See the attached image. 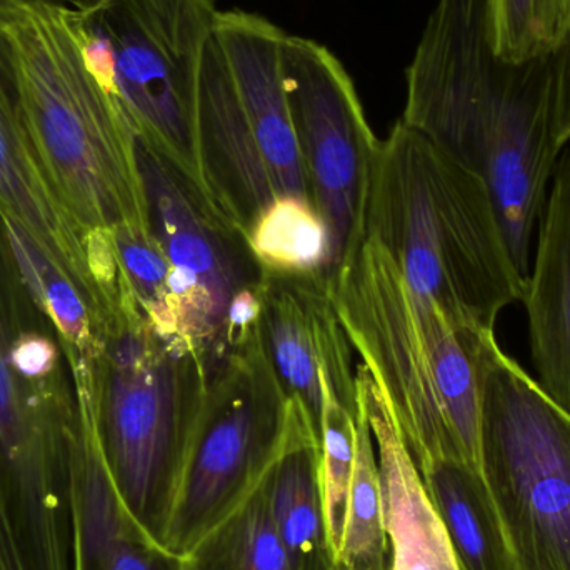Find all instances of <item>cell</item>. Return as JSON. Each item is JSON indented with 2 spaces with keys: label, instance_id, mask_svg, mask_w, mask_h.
<instances>
[{
  "label": "cell",
  "instance_id": "cell-1",
  "mask_svg": "<svg viewBox=\"0 0 570 570\" xmlns=\"http://www.w3.org/2000/svg\"><path fill=\"white\" fill-rule=\"evenodd\" d=\"M404 116L488 186L519 274L562 149L551 57L511 63L495 53L485 0H438L405 70Z\"/></svg>",
  "mask_w": 570,
  "mask_h": 570
},
{
  "label": "cell",
  "instance_id": "cell-2",
  "mask_svg": "<svg viewBox=\"0 0 570 570\" xmlns=\"http://www.w3.org/2000/svg\"><path fill=\"white\" fill-rule=\"evenodd\" d=\"M328 287L342 328L384 392L417 469L458 464L484 479L482 351L495 332L455 325L409 287L368 234L345 254Z\"/></svg>",
  "mask_w": 570,
  "mask_h": 570
},
{
  "label": "cell",
  "instance_id": "cell-3",
  "mask_svg": "<svg viewBox=\"0 0 570 570\" xmlns=\"http://www.w3.org/2000/svg\"><path fill=\"white\" fill-rule=\"evenodd\" d=\"M362 234L459 327L494 331L505 307L524 302L528 281L488 186L402 119L372 159Z\"/></svg>",
  "mask_w": 570,
  "mask_h": 570
},
{
  "label": "cell",
  "instance_id": "cell-4",
  "mask_svg": "<svg viewBox=\"0 0 570 570\" xmlns=\"http://www.w3.org/2000/svg\"><path fill=\"white\" fill-rule=\"evenodd\" d=\"M30 144L83 233L150 224L137 136L87 69L70 9L22 3L3 19Z\"/></svg>",
  "mask_w": 570,
  "mask_h": 570
},
{
  "label": "cell",
  "instance_id": "cell-5",
  "mask_svg": "<svg viewBox=\"0 0 570 570\" xmlns=\"http://www.w3.org/2000/svg\"><path fill=\"white\" fill-rule=\"evenodd\" d=\"M206 385L186 344L149 324L122 277L119 315L104 355L100 429L120 502L160 548Z\"/></svg>",
  "mask_w": 570,
  "mask_h": 570
},
{
  "label": "cell",
  "instance_id": "cell-6",
  "mask_svg": "<svg viewBox=\"0 0 570 570\" xmlns=\"http://www.w3.org/2000/svg\"><path fill=\"white\" fill-rule=\"evenodd\" d=\"M482 474L518 570H570V414L509 357L482 351Z\"/></svg>",
  "mask_w": 570,
  "mask_h": 570
},
{
  "label": "cell",
  "instance_id": "cell-7",
  "mask_svg": "<svg viewBox=\"0 0 570 570\" xmlns=\"http://www.w3.org/2000/svg\"><path fill=\"white\" fill-rule=\"evenodd\" d=\"M80 13L106 40L116 97L137 140L170 167L210 217L227 226L204 169L197 120L217 0H99Z\"/></svg>",
  "mask_w": 570,
  "mask_h": 570
},
{
  "label": "cell",
  "instance_id": "cell-8",
  "mask_svg": "<svg viewBox=\"0 0 570 570\" xmlns=\"http://www.w3.org/2000/svg\"><path fill=\"white\" fill-rule=\"evenodd\" d=\"M288 407L263 337L209 379L164 531L167 554L186 559L259 489L283 449Z\"/></svg>",
  "mask_w": 570,
  "mask_h": 570
},
{
  "label": "cell",
  "instance_id": "cell-9",
  "mask_svg": "<svg viewBox=\"0 0 570 570\" xmlns=\"http://www.w3.org/2000/svg\"><path fill=\"white\" fill-rule=\"evenodd\" d=\"M283 72L312 206L331 234L332 276L362 237L379 139L354 80L327 47L285 33Z\"/></svg>",
  "mask_w": 570,
  "mask_h": 570
},
{
  "label": "cell",
  "instance_id": "cell-10",
  "mask_svg": "<svg viewBox=\"0 0 570 570\" xmlns=\"http://www.w3.org/2000/svg\"><path fill=\"white\" fill-rule=\"evenodd\" d=\"M150 224L170 263L180 341L204 379L229 361L227 317L244 288L263 283L243 234L210 217L159 156L137 140Z\"/></svg>",
  "mask_w": 570,
  "mask_h": 570
},
{
  "label": "cell",
  "instance_id": "cell-11",
  "mask_svg": "<svg viewBox=\"0 0 570 570\" xmlns=\"http://www.w3.org/2000/svg\"><path fill=\"white\" fill-rule=\"evenodd\" d=\"M264 274V348L285 394L305 409L321 441L324 389L357 411L351 342L332 302L331 277Z\"/></svg>",
  "mask_w": 570,
  "mask_h": 570
},
{
  "label": "cell",
  "instance_id": "cell-12",
  "mask_svg": "<svg viewBox=\"0 0 570 570\" xmlns=\"http://www.w3.org/2000/svg\"><path fill=\"white\" fill-rule=\"evenodd\" d=\"M7 12L0 9V217L20 227L107 322L112 311L90 271L86 233L53 189L23 126Z\"/></svg>",
  "mask_w": 570,
  "mask_h": 570
},
{
  "label": "cell",
  "instance_id": "cell-13",
  "mask_svg": "<svg viewBox=\"0 0 570 570\" xmlns=\"http://www.w3.org/2000/svg\"><path fill=\"white\" fill-rule=\"evenodd\" d=\"M284 36L276 23L246 10H219L214 23V37L277 197L311 200L285 94Z\"/></svg>",
  "mask_w": 570,
  "mask_h": 570
},
{
  "label": "cell",
  "instance_id": "cell-14",
  "mask_svg": "<svg viewBox=\"0 0 570 570\" xmlns=\"http://www.w3.org/2000/svg\"><path fill=\"white\" fill-rule=\"evenodd\" d=\"M197 120L200 156L217 209L224 223L247 240L254 224L279 197L216 37L204 53Z\"/></svg>",
  "mask_w": 570,
  "mask_h": 570
},
{
  "label": "cell",
  "instance_id": "cell-15",
  "mask_svg": "<svg viewBox=\"0 0 570 570\" xmlns=\"http://www.w3.org/2000/svg\"><path fill=\"white\" fill-rule=\"evenodd\" d=\"M355 387L377 454L389 570H461L444 522L402 441L384 392L362 362L355 368Z\"/></svg>",
  "mask_w": 570,
  "mask_h": 570
},
{
  "label": "cell",
  "instance_id": "cell-16",
  "mask_svg": "<svg viewBox=\"0 0 570 570\" xmlns=\"http://www.w3.org/2000/svg\"><path fill=\"white\" fill-rule=\"evenodd\" d=\"M524 304L535 374L570 414V140L552 174L538 224Z\"/></svg>",
  "mask_w": 570,
  "mask_h": 570
},
{
  "label": "cell",
  "instance_id": "cell-17",
  "mask_svg": "<svg viewBox=\"0 0 570 570\" xmlns=\"http://www.w3.org/2000/svg\"><path fill=\"white\" fill-rule=\"evenodd\" d=\"M264 488L294 570H335L322 505L321 441L307 412L292 397L283 449Z\"/></svg>",
  "mask_w": 570,
  "mask_h": 570
},
{
  "label": "cell",
  "instance_id": "cell-18",
  "mask_svg": "<svg viewBox=\"0 0 570 570\" xmlns=\"http://www.w3.org/2000/svg\"><path fill=\"white\" fill-rule=\"evenodd\" d=\"M10 342L0 312V452L26 491L32 489L39 501L59 509L66 499L53 491L56 462L60 442L69 444L72 438L76 417L69 424L53 419L49 402L39 395L42 385L27 384L13 372Z\"/></svg>",
  "mask_w": 570,
  "mask_h": 570
},
{
  "label": "cell",
  "instance_id": "cell-19",
  "mask_svg": "<svg viewBox=\"0 0 570 570\" xmlns=\"http://www.w3.org/2000/svg\"><path fill=\"white\" fill-rule=\"evenodd\" d=\"M82 538L89 570H186L127 514L114 488L106 454L86 444L79 454Z\"/></svg>",
  "mask_w": 570,
  "mask_h": 570
},
{
  "label": "cell",
  "instance_id": "cell-20",
  "mask_svg": "<svg viewBox=\"0 0 570 570\" xmlns=\"http://www.w3.org/2000/svg\"><path fill=\"white\" fill-rule=\"evenodd\" d=\"M419 472L461 570H518L484 479L458 464Z\"/></svg>",
  "mask_w": 570,
  "mask_h": 570
},
{
  "label": "cell",
  "instance_id": "cell-21",
  "mask_svg": "<svg viewBox=\"0 0 570 570\" xmlns=\"http://www.w3.org/2000/svg\"><path fill=\"white\" fill-rule=\"evenodd\" d=\"M7 244L20 279L39 311L52 322L66 358L102 361L107 332L89 302L69 277L63 276L12 220L0 217Z\"/></svg>",
  "mask_w": 570,
  "mask_h": 570
},
{
  "label": "cell",
  "instance_id": "cell-22",
  "mask_svg": "<svg viewBox=\"0 0 570 570\" xmlns=\"http://www.w3.org/2000/svg\"><path fill=\"white\" fill-rule=\"evenodd\" d=\"M247 244L264 273L331 277V234L311 200L292 196L274 200L254 224Z\"/></svg>",
  "mask_w": 570,
  "mask_h": 570
},
{
  "label": "cell",
  "instance_id": "cell-23",
  "mask_svg": "<svg viewBox=\"0 0 570 570\" xmlns=\"http://www.w3.org/2000/svg\"><path fill=\"white\" fill-rule=\"evenodd\" d=\"M183 561L186 570H294L264 482Z\"/></svg>",
  "mask_w": 570,
  "mask_h": 570
},
{
  "label": "cell",
  "instance_id": "cell-24",
  "mask_svg": "<svg viewBox=\"0 0 570 570\" xmlns=\"http://www.w3.org/2000/svg\"><path fill=\"white\" fill-rule=\"evenodd\" d=\"M355 421L354 475L335 570H389V539L382 509L377 454L367 419L358 404Z\"/></svg>",
  "mask_w": 570,
  "mask_h": 570
},
{
  "label": "cell",
  "instance_id": "cell-25",
  "mask_svg": "<svg viewBox=\"0 0 570 570\" xmlns=\"http://www.w3.org/2000/svg\"><path fill=\"white\" fill-rule=\"evenodd\" d=\"M488 33L505 62L551 57L570 36V0H485Z\"/></svg>",
  "mask_w": 570,
  "mask_h": 570
},
{
  "label": "cell",
  "instance_id": "cell-26",
  "mask_svg": "<svg viewBox=\"0 0 570 570\" xmlns=\"http://www.w3.org/2000/svg\"><path fill=\"white\" fill-rule=\"evenodd\" d=\"M112 237L120 273L149 324L164 337L180 338L170 284L173 269L154 227L122 224L114 227Z\"/></svg>",
  "mask_w": 570,
  "mask_h": 570
},
{
  "label": "cell",
  "instance_id": "cell-27",
  "mask_svg": "<svg viewBox=\"0 0 570 570\" xmlns=\"http://www.w3.org/2000/svg\"><path fill=\"white\" fill-rule=\"evenodd\" d=\"M357 411L342 404L334 392L324 389L321 425V492L325 531L334 568L344 538L348 494L354 475Z\"/></svg>",
  "mask_w": 570,
  "mask_h": 570
},
{
  "label": "cell",
  "instance_id": "cell-28",
  "mask_svg": "<svg viewBox=\"0 0 570 570\" xmlns=\"http://www.w3.org/2000/svg\"><path fill=\"white\" fill-rule=\"evenodd\" d=\"M9 362L27 384L42 385L59 365L56 342L39 332H22L10 342Z\"/></svg>",
  "mask_w": 570,
  "mask_h": 570
},
{
  "label": "cell",
  "instance_id": "cell-29",
  "mask_svg": "<svg viewBox=\"0 0 570 570\" xmlns=\"http://www.w3.org/2000/svg\"><path fill=\"white\" fill-rule=\"evenodd\" d=\"M554 77L556 130L564 147L570 140V36L568 42L551 56Z\"/></svg>",
  "mask_w": 570,
  "mask_h": 570
},
{
  "label": "cell",
  "instance_id": "cell-30",
  "mask_svg": "<svg viewBox=\"0 0 570 570\" xmlns=\"http://www.w3.org/2000/svg\"><path fill=\"white\" fill-rule=\"evenodd\" d=\"M26 3H42V6L60 7V9H89L99 0H23Z\"/></svg>",
  "mask_w": 570,
  "mask_h": 570
},
{
  "label": "cell",
  "instance_id": "cell-31",
  "mask_svg": "<svg viewBox=\"0 0 570 570\" xmlns=\"http://www.w3.org/2000/svg\"><path fill=\"white\" fill-rule=\"evenodd\" d=\"M23 0H0V9L3 10H12L16 7L22 6Z\"/></svg>",
  "mask_w": 570,
  "mask_h": 570
}]
</instances>
